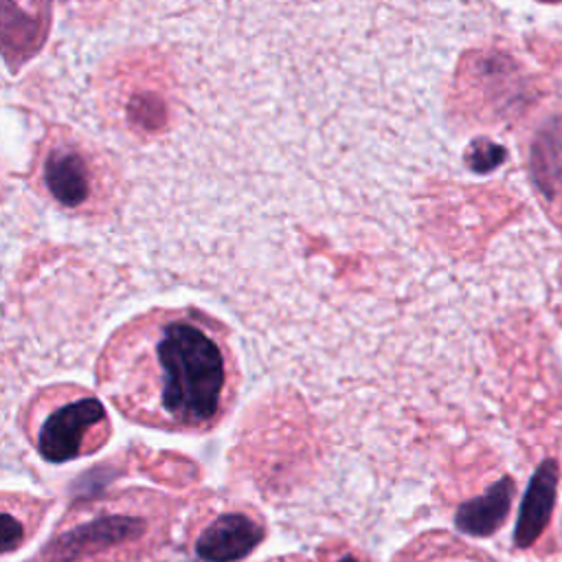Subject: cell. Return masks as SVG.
<instances>
[{
	"label": "cell",
	"mask_w": 562,
	"mask_h": 562,
	"mask_svg": "<svg viewBox=\"0 0 562 562\" xmlns=\"http://www.w3.org/2000/svg\"><path fill=\"white\" fill-rule=\"evenodd\" d=\"M512 496H514V485L509 479H501L498 483H494L485 494L463 503L457 509L454 522L463 533L470 536H490L494 533L512 505Z\"/></svg>",
	"instance_id": "52a82bcc"
},
{
	"label": "cell",
	"mask_w": 562,
	"mask_h": 562,
	"mask_svg": "<svg viewBox=\"0 0 562 562\" xmlns=\"http://www.w3.org/2000/svg\"><path fill=\"white\" fill-rule=\"evenodd\" d=\"M42 178L46 191L66 209H83L92 202L99 171L86 149L70 140H55L44 156Z\"/></svg>",
	"instance_id": "5b68a950"
},
{
	"label": "cell",
	"mask_w": 562,
	"mask_h": 562,
	"mask_svg": "<svg viewBox=\"0 0 562 562\" xmlns=\"http://www.w3.org/2000/svg\"><path fill=\"white\" fill-rule=\"evenodd\" d=\"M470 158H474V160H470L472 169H476V171H487V169H492L494 165L501 162L503 149L496 147V145H485V151H483V149H481V151L474 149V154H472Z\"/></svg>",
	"instance_id": "9c48e42d"
},
{
	"label": "cell",
	"mask_w": 562,
	"mask_h": 562,
	"mask_svg": "<svg viewBox=\"0 0 562 562\" xmlns=\"http://www.w3.org/2000/svg\"><path fill=\"white\" fill-rule=\"evenodd\" d=\"M138 501H110L66 525L44 549L42 562H123L158 540V518L134 509Z\"/></svg>",
	"instance_id": "3957f363"
},
{
	"label": "cell",
	"mask_w": 562,
	"mask_h": 562,
	"mask_svg": "<svg viewBox=\"0 0 562 562\" xmlns=\"http://www.w3.org/2000/svg\"><path fill=\"white\" fill-rule=\"evenodd\" d=\"M555 483H558V465L555 461L547 459L533 472L529 487L522 496L518 522L514 529L516 547H529L547 527L553 509V501H555Z\"/></svg>",
	"instance_id": "8992f818"
},
{
	"label": "cell",
	"mask_w": 562,
	"mask_h": 562,
	"mask_svg": "<svg viewBox=\"0 0 562 562\" xmlns=\"http://www.w3.org/2000/svg\"><path fill=\"white\" fill-rule=\"evenodd\" d=\"M99 386L138 424L209 430L228 413L237 386L226 329L195 310L143 314L105 345Z\"/></svg>",
	"instance_id": "6da1fadb"
},
{
	"label": "cell",
	"mask_w": 562,
	"mask_h": 562,
	"mask_svg": "<svg viewBox=\"0 0 562 562\" xmlns=\"http://www.w3.org/2000/svg\"><path fill=\"white\" fill-rule=\"evenodd\" d=\"M263 538L266 527L259 514L231 505L195 525L193 551L204 562H237L252 553Z\"/></svg>",
	"instance_id": "277c9868"
},
{
	"label": "cell",
	"mask_w": 562,
	"mask_h": 562,
	"mask_svg": "<svg viewBox=\"0 0 562 562\" xmlns=\"http://www.w3.org/2000/svg\"><path fill=\"white\" fill-rule=\"evenodd\" d=\"M24 432L44 461L66 463L97 450L110 435V419L97 395L61 384L33 397Z\"/></svg>",
	"instance_id": "7a4b0ae2"
},
{
	"label": "cell",
	"mask_w": 562,
	"mask_h": 562,
	"mask_svg": "<svg viewBox=\"0 0 562 562\" xmlns=\"http://www.w3.org/2000/svg\"><path fill=\"white\" fill-rule=\"evenodd\" d=\"M558 145L560 143L553 136H542L533 147V167L540 184H544V178H553L562 169V154L555 151Z\"/></svg>",
	"instance_id": "ba28073f"
}]
</instances>
